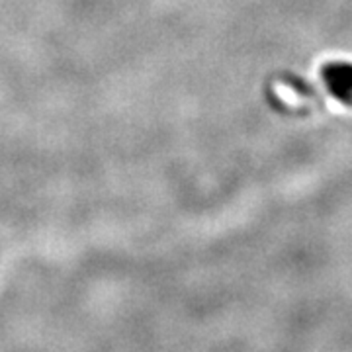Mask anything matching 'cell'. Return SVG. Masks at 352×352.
<instances>
[{"mask_svg": "<svg viewBox=\"0 0 352 352\" xmlns=\"http://www.w3.org/2000/svg\"><path fill=\"white\" fill-rule=\"evenodd\" d=\"M323 85L329 94L337 98L340 104H352V63L349 61H329L321 69Z\"/></svg>", "mask_w": 352, "mask_h": 352, "instance_id": "6da1fadb", "label": "cell"}]
</instances>
